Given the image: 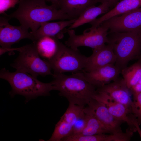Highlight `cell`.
<instances>
[{
  "mask_svg": "<svg viewBox=\"0 0 141 141\" xmlns=\"http://www.w3.org/2000/svg\"><path fill=\"white\" fill-rule=\"evenodd\" d=\"M98 2L101 3H107L110 6V7L115 6L121 0H97Z\"/></svg>",
  "mask_w": 141,
  "mask_h": 141,
  "instance_id": "29",
  "label": "cell"
},
{
  "mask_svg": "<svg viewBox=\"0 0 141 141\" xmlns=\"http://www.w3.org/2000/svg\"><path fill=\"white\" fill-rule=\"evenodd\" d=\"M141 7V0H121L111 9L99 18L89 23L91 29L96 28L104 21L116 16L120 15Z\"/></svg>",
  "mask_w": 141,
  "mask_h": 141,
  "instance_id": "15",
  "label": "cell"
},
{
  "mask_svg": "<svg viewBox=\"0 0 141 141\" xmlns=\"http://www.w3.org/2000/svg\"><path fill=\"white\" fill-rule=\"evenodd\" d=\"M132 95L141 92V78L138 82L130 89Z\"/></svg>",
  "mask_w": 141,
  "mask_h": 141,
  "instance_id": "27",
  "label": "cell"
},
{
  "mask_svg": "<svg viewBox=\"0 0 141 141\" xmlns=\"http://www.w3.org/2000/svg\"><path fill=\"white\" fill-rule=\"evenodd\" d=\"M97 0H59L58 7L73 19L78 18L88 7L95 5Z\"/></svg>",
  "mask_w": 141,
  "mask_h": 141,
  "instance_id": "17",
  "label": "cell"
},
{
  "mask_svg": "<svg viewBox=\"0 0 141 141\" xmlns=\"http://www.w3.org/2000/svg\"><path fill=\"white\" fill-rule=\"evenodd\" d=\"M140 60L141 61V54H140Z\"/></svg>",
  "mask_w": 141,
  "mask_h": 141,
  "instance_id": "31",
  "label": "cell"
},
{
  "mask_svg": "<svg viewBox=\"0 0 141 141\" xmlns=\"http://www.w3.org/2000/svg\"><path fill=\"white\" fill-rule=\"evenodd\" d=\"M1 48H0V49H1ZM0 55H2L1 54H0Z\"/></svg>",
  "mask_w": 141,
  "mask_h": 141,
  "instance_id": "32",
  "label": "cell"
},
{
  "mask_svg": "<svg viewBox=\"0 0 141 141\" xmlns=\"http://www.w3.org/2000/svg\"><path fill=\"white\" fill-rule=\"evenodd\" d=\"M46 1L50 2L51 3L52 5L58 7V3L59 0H45Z\"/></svg>",
  "mask_w": 141,
  "mask_h": 141,
  "instance_id": "30",
  "label": "cell"
},
{
  "mask_svg": "<svg viewBox=\"0 0 141 141\" xmlns=\"http://www.w3.org/2000/svg\"><path fill=\"white\" fill-rule=\"evenodd\" d=\"M51 81L54 90L67 99L69 103L84 106L94 98L96 88L86 79L83 72H78L69 75L54 73Z\"/></svg>",
  "mask_w": 141,
  "mask_h": 141,
  "instance_id": "2",
  "label": "cell"
},
{
  "mask_svg": "<svg viewBox=\"0 0 141 141\" xmlns=\"http://www.w3.org/2000/svg\"><path fill=\"white\" fill-rule=\"evenodd\" d=\"M19 0H0V13L3 14L9 9L15 7Z\"/></svg>",
  "mask_w": 141,
  "mask_h": 141,
  "instance_id": "26",
  "label": "cell"
},
{
  "mask_svg": "<svg viewBox=\"0 0 141 141\" xmlns=\"http://www.w3.org/2000/svg\"><path fill=\"white\" fill-rule=\"evenodd\" d=\"M97 90L104 92L112 98L125 105L130 110L132 102V94L123 78L115 80L99 88Z\"/></svg>",
  "mask_w": 141,
  "mask_h": 141,
  "instance_id": "13",
  "label": "cell"
},
{
  "mask_svg": "<svg viewBox=\"0 0 141 141\" xmlns=\"http://www.w3.org/2000/svg\"><path fill=\"white\" fill-rule=\"evenodd\" d=\"M111 7L107 3H103L98 6H91L87 8L77 19L75 22L68 29H73L87 23H90L99 15L108 11Z\"/></svg>",
  "mask_w": 141,
  "mask_h": 141,
  "instance_id": "19",
  "label": "cell"
},
{
  "mask_svg": "<svg viewBox=\"0 0 141 141\" xmlns=\"http://www.w3.org/2000/svg\"><path fill=\"white\" fill-rule=\"evenodd\" d=\"M84 106L69 103L66 112L61 117L73 126L77 120L84 114Z\"/></svg>",
  "mask_w": 141,
  "mask_h": 141,
  "instance_id": "23",
  "label": "cell"
},
{
  "mask_svg": "<svg viewBox=\"0 0 141 141\" xmlns=\"http://www.w3.org/2000/svg\"><path fill=\"white\" fill-rule=\"evenodd\" d=\"M133 100L131 105L130 110L140 125L141 124V92L133 95Z\"/></svg>",
  "mask_w": 141,
  "mask_h": 141,
  "instance_id": "24",
  "label": "cell"
},
{
  "mask_svg": "<svg viewBox=\"0 0 141 141\" xmlns=\"http://www.w3.org/2000/svg\"><path fill=\"white\" fill-rule=\"evenodd\" d=\"M45 0H19L17 10L3 16L10 20L15 18L21 25L31 32L36 31L44 22L55 20L73 19L54 5H47Z\"/></svg>",
  "mask_w": 141,
  "mask_h": 141,
  "instance_id": "1",
  "label": "cell"
},
{
  "mask_svg": "<svg viewBox=\"0 0 141 141\" xmlns=\"http://www.w3.org/2000/svg\"><path fill=\"white\" fill-rule=\"evenodd\" d=\"M13 51L19 52L18 57L11 64L16 70L28 73L36 77L39 75H53L49 62L41 58L33 43L21 47L2 50L4 54Z\"/></svg>",
  "mask_w": 141,
  "mask_h": 141,
  "instance_id": "5",
  "label": "cell"
},
{
  "mask_svg": "<svg viewBox=\"0 0 141 141\" xmlns=\"http://www.w3.org/2000/svg\"><path fill=\"white\" fill-rule=\"evenodd\" d=\"M0 78L10 85L11 90L9 94L11 97L16 95H22L26 102L39 96H49L50 92L54 90L51 82H42L27 73L17 70L10 72L4 68L0 70Z\"/></svg>",
  "mask_w": 141,
  "mask_h": 141,
  "instance_id": "3",
  "label": "cell"
},
{
  "mask_svg": "<svg viewBox=\"0 0 141 141\" xmlns=\"http://www.w3.org/2000/svg\"><path fill=\"white\" fill-rule=\"evenodd\" d=\"M109 27L105 21L96 28L87 29L81 35L76 34L73 29L68 30L69 37L65 44L67 46L75 50L82 46L97 48L109 43Z\"/></svg>",
  "mask_w": 141,
  "mask_h": 141,
  "instance_id": "7",
  "label": "cell"
},
{
  "mask_svg": "<svg viewBox=\"0 0 141 141\" xmlns=\"http://www.w3.org/2000/svg\"><path fill=\"white\" fill-rule=\"evenodd\" d=\"M84 111L86 118V126L82 132L77 135L88 136L110 133L100 121L94 115L86 110L85 108Z\"/></svg>",
  "mask_w": 141,
  "mask_h": 141,
  "instance_id": "20",
  "label": "cell"
},
{
  "mask_svg": "<svg viewBox=\"0 0 141 141\" xmlns=\"http://www.w3.org/2000/svg\"><path fill=\"white\" fill-rule=\"evenodd\" d=\"M73 126L62 117L55 125L53 133L48 141H62L64 138L70 136L72 133Z\"/></svg>",
  "mask_w": 141,
  "mask_h": 141,
  "instance_id": "22",
  "label": "cell"
},
{
  "mask_svg": "<svg viewBox=\"0 0 141 141\" xmlns=\"http://www.w3.org/2000/svg\"><path fill=\"white\" fill-rule=\"evenodd\" d=\"M116 57L110 44L93 49L92 54L87 57L83 71L90 72L110 64H115Z\"/></svg>",
  "mask_w": 141,
  "mask_h": 141,
  "instance_id": "12",
  "label": "cell"
},
{
  "mask_svg": "<svg viewBox=\"0 0 141 141\" xmlns=\"http://www.w3.org/2000/svg\"><path fill=\"white\" fill-rule=\"evenodd\" d=\"M87 57L75 50L59 42L55 55L48 61L55 73L78 72L85 67Z\"/></svg>",
  "mask_w": 141,
  "mask_h": 141,
  "instance_id": "6",
  "label": "cell"
},
{
  "mask_svg": "<svg viewBox=\"0 0 141 141\" xmlns=\"http://www.w3.org/2000/svg\"><path fill=\"white\" fill-rule=\"evenodd\" d=\"M123 79L130 89L141 78V61L129 67L126 66L121 70Z\"/></svg>",
  "mask_w": 141,
  "mask_h": 141,
  "instance_id": "21",
  "label": "cell"
},
{
  "mask_svg": "<svg viewBox=\"0 0 141 141\" xmlns=\"http://www.w3.org/2000/svg\"><path fill=\"white\" fill-rule=\"evenodd\" d=\"M104 21L109 27L108 33L132 32L141 34V7Z\"/></svg>",
  "mask_w": 141,
  "mask_h": 141,
  "instance_id": "8",
  "label": "cell"
},
{
  "mask_svg": "<svg viewBox=\"0 0 141 141\" xmlns=\"http://www.w3.org/2000/svg\"><path fill=\"white\" fill-rule=\"evenodd\" d=\"M86 124V120L85 113L84 115L79 118L73 125L72 133L70 136L77 135L80 133L85 128Z\"/></svg>",
  "mask_w": 141,
  "mask_h": 141,
  "instance_id": "25",
  "label": "cell"
},
{
  "mask_svg": "<svg viewBox=\"0 0 141 141\" xmlns=\"http://www.w3.org/2000/svg\"><path fill=\"white\" fill-rule=\"evenodd\" d=\"M97 91L94 98L103 103L112 115L118 119L126 122L129 126H134L129 115V114L131 113L129 109L112 98L104 92L97 90Z\"/></svg>",
  "mask_w": 141,
  "mask_h": 141,
  "instance_id": "14",
  "label": "cell"
},
{
  "mask_svg": "<svg viewBox=\"0 0 141 141\" xmlns=\"http://www.w3.org/2000/svg\"><path fill=\"white\" fill-rule=\"evenodd\" d=\"M77 18L59 21L42 23L40 27L34 32H30L33 38V42L39 38L45 36L55 37L58 39L62 38L61 32L68 26H70Z\"/></svg>",
  "mask_w": 141,
  "mask_h": 141,
  "instance_id": "16",
  "label": "cell"
},
{
  "mask_svg": "<svg viewBox=\"0 0 141 141\" xmlns=\"http://www.w3.org/2000/svg\"><path fill=\"white\" fill-rule=\"evenodd\" d=\"M10 19L6 17H0V45L3 49L11 48L12 45L21 40L28 39L33 41L28 29L22 25L13 26L8 22Z\"/></svg>",
  "mask_w": 141,
  "mask_h": 141,
  "instance_id": "9",
  "label": "cell"
},
{
  "mask_svg": "<svg viewBox=\"0 0 141 141\" xmlns=\"http://www.w3.org/2000/svg\"><path fill=\"white\" fill-rule=\"evenodd\" d=\"M129 115L141 138V129L139 127L140 125L138 124L136 118L132 114H130Z\"/></svg>",
  "mask_w": 141,
  "mask_h": 141,
  "instance_id": "28",
  "label": "cell"
},
{
  "mask_svg": "<svg viewBox=\"0 0 141 141\" xmlns=\"http://www.w3.org/2000/svg\"><path fill=\"white\" fill-rule=\"evenodd\" d=\"M87 105L85 109L94 115L110 134L122 132L121 125L124 122L112 115L103 103L94 98Z\"/></svg>",
  "mask_w": 141,
  "mask_h": 141,
  "instance_id": "10",
  "label": "cell"
},
{
  "mask_svg": "<svg viewBox=\"0 0 141 141\" xmlns=\"http://www.w3.org/2000/svg\"><path fill=\"white\" fill-rule=\"evenodd\" d=\"M108 35L116 57L115 65L121 70L130 61L140 57L141 34L132 32H113Z\"/></svg>",
  "mask_w": 141,
  "mask_h": 141,
  "instance_id": "4",
  "label": "cell"
},
{
  "mask_svg": "<svg viewBox=\"0 0 141 141\" xmlns=\"http://www.w3.org/2000/svg\"><path fill=\"white\" fill-rule=\"evenodd\" d=\"M83 72L87 81L98 88L117 79L121 74V70L112 64L90 72Z\"/></svg>",
  "mask_w": 141,
  "mask_h": 141,
  "instance_id": "11",
  "label": "cell"
},
{
  "mask_svg": "<svg viewBox=\"0 0 141 141\" xmlns=\"http://www.w3.org/2000/svg\"><path fill=\"white\" fill-rule=\"evenodd\" d=\"M55 37L45 36L41 37L33 43L41 57L48 61L55 54L60 41Z\"/></svg>",
  "mask_w": 141,
  "mask_h": 141,
  "instance_id": "18",
  "label": "cell"
}]
</instances>
